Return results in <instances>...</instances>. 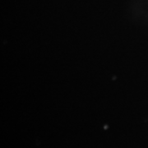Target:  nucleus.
Instances as JSON below:
<instances>
[]
</instances>
